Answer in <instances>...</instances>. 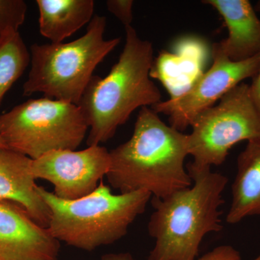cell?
Segmentation results:
<instances>
[{"label":"cell","mask_w":260,"mask_h":260,"mask_svg":"<svg viewBox=\"0 0 260 260\" xmlns=\"http://www.w3.org/2000/svg\"><path fill=\"white\" fill-rule=\"evenodd\" d=\"M109 155L106 177L120 193L146 191L162 199L192 185L184 164L187 135L167 125L152 108H141L131 138Z\"/></svg>","instance_id":"1"},{"label":"cell","mask_w":260,"mask_h":260,"mask_svg":"<svg viewBox=\"0 0 260 260\" xmlns=\"http://www.w3.org/2000/svg\"><path fill=\"white\" fill-rule=\"evenodd\" d=\"M186 168L193 181L190 187L150 200L154 211L148 231L155 244L148 260H196L205 236L223 229L220 208L229 179L191 162Z\"/></svg>","instance_id":"2"},{"label":"cell","mask_w":260,"mask_h":260,"mask_svg":"<svg viewBox=\"0 0 260 260\" xmlns=\"http://www.w3.org/2000/svg\"><path fill=\"white\" fill-rule=\"evenodd\" d=\"M125 44L117 62L104 78L93 75L78 106L89 126L88 146L107 143L138 108L153 107L161 93L150 79L151 43L125 27Z\"/></svg>","instance_id":"3"},{"label":"cell","mask_w":260,"mask_h":260,"mask_svg":"<svg viewBox=\"0 0 260 260\" xmlns=\"http://www.w3.org/2000/svg\"><path fill=\"white\" fill-rule=\"evenodd\" d=\"M38 191L50 210L47 229L54 239L73 247L93 251L127 234L130 225L144 213L152 195L146 191L112 193L103 181L88 196L59 199L39 186Z\"/></svg>","instance_id":"4"},{"label":"cell","mask_w":260,"mask_h":260,"mask_svg":"<svg viewBox=\"0 0 260 260\" xmlns=\"http://www.w3.org/2000/svg\"><path fill=\"white\" fill-rule=\"evenodd\" d=\"M107 18L94 15L86 32L68 43L30 46V69L23 95L41 93L47 99L78 105L98 65L120 42L104 38Z\"/></svg>","instance_id":"5"},{"label":"cell","mask_w":260,"mask_h":260,"mask_svg":"<svg viewBox=\"0 0 260 260\" xmlns=\"http://www.w3.org/2000/svg\"><path fill=\"white\" fill-rule=\"evenodd\" d=\"M89 126L78 105L30 99L0 115V138L8 148L32 160L53 150H75Z\"/></svg>","instance_id":"6"},{"label":"cell","mask_w":260,"mask_h":260,"mask_svg":"<svg viewBox=\"0 0 260 260\" xmlns=\"http://www.w3.org/2000/svg\"><path fill=\"white\" fill-rule=\"evenodd\" d=\"M187 135L189 155L197 167L222 165L232 147L260 139V114L250 87L242 83L228 92L217 105L195 118Z\"/></svg>","instance_id":"7"},{"label":"cell","mask_w":260,"mask_h":260,"mask_svg":"<svg viewBox=\"0 0 260 260\" xmlns=\"http://www.w3.org/2000/svg\"><path fill=\"white\" fill-rule=\"evenodd\" d=\"M213 63L189 88L152 107L157 114L169 116L170 126L184 131L200 113L247 78H254L259 66V54L241 61L231 60L219 43L213 47Z\"/></svg>","instance_id":"8"},{"label":"cell","mask_w":260,"mask_h":260,"mask_svg":"<svg viewBox=\"0 0 260 260\" xmlns=\"http://www.w3.org/2000/svg\"><path fill=\"white\" fill-rule=\"evenodd\" d=\"M110 167V155L105 147L89 146L82 150H53L32 160L36 179L54 186L59 199L75 200L95 190Z\"/></svg>","instance_id":"9"},{"label":"cell","mask_w":260,"mask_h":260,"mask_svg":"<svg viewBox=\"0 0 260 260\" xmlns=\"http://www.w3.org/2000/svg\"><path fill=\"white\" fill-rule=\"evenodd\" d=\"M60 243L16 203L0 201V260H56Z\"/></svg>","instance_id":"10"},{"label":"cell","mask_w":260,"mask_h":260,"mask_svg":"<svg viewBox=\"0 0 260 260\" xmlns=\"http://www.w3.org/2000/svg\"><path fill=\"white\" fill-rule=\"evenodd\" d=\"M32 159L8 148H0V201L16 203L47 229L50 210L38 191L31 172Z\"/></svg>","instance_id":"11"},{"label":"cell","mask_w":260,"mask_h":260,"mask_svg":"<svg viewBox=\"0 0 260 260\" xmlns=\"http://www.w3.org/2000/svg\"><path fill=\"white\" fill-rule=\"evenodd\" d=\"M223 18L229 30L219 43L232 61L246 60L260 54V19L248 0H205Z\"/></svg>","instance_id":"12"},{"label":"cell","mask_w":260,"mask_h":260,"mask_svg":"<svg viewBox=\"0 0 260 260\" xmlns=\"http://www.w3.org/2000/svg\"><path fill=\"white\" fill-rule=\"evenodd\" d=\"M253 215H260V139L247 142L238 156L226 222L237 224Z\"/></svg>","instance_id":"13"},{"label":"cell","mask_w":260,"mask_h":260,"mask_svg":"<svg viewBox=\"0 0 260 260\" xmlns=\"http://www.w3.org/2000/svg\"><path fill=\"white\" fill-rule=\"evenodd\" d=\"M39 31L51 43H61L93 18V0H37Z\"/></svg>","instance_id":"14"},{"label":"cell","mask_w":260,"mask_h":260,"mask_svg":"<svg viewBox=\"0 0 260 260\" xmlns=\"http://www.w3.org/2000/svg\"><path fill=\"white\" fill-rule=\"evenodd\" d=\"M30 64V52L18 30L0 36V105L6 93Z\"/></svg>","instance_id":"15"},{"label":"cell","mask_w":260,"mask_h":260,"mask_svg":"<svg viewBox=\"0 0 260 260\" xmlns=\"http://www.w3.org/2000/svg\"><path fill=\"white\" fill-rule=\"evenodd\" d=\"M27 10L23 0H0V36L8 29L19 30L25 22Z\"/></svg>","instance_id":"16"},{"label":"cell","mask_w":260,"mask_h":260,"mask_svg":"<svg viewBox=\"0 0 260 260\" xmlns=\"http://www.w3.org/2000/svg\"><path fill=\"white\" fill-rule=\"evenodd\" d=\"M107 9L125 27L132 25L133 20V0H108Z\"/></svg>","instance_id":"17"},{"label":"cell","mask_w":260,"mask_h":260,"mask_svg":"<svg viewBox=\"0 0 260 260\" xmlns=\"http://www.w3.org/2000/svg\"><path fill=\"white\" fill-rule=\"evenodd\" d=\"M196 260H242L240 253L232 246H217Z\"/></svg>","instance_id":"18"},{"label":"cell","mask_w":260,"mask_h":260,"mask_svg":"<svg viewBox=\"0 0 260 260\" xmlns=\"http://www.w3.org/2000/svg\"><path fill=\"white\" fill-rule=\"evenodd\" d=\"M259 9H260V2L258 4ZM250 87V92L251 98L254 101L256 109L260 114V54H259V66L257 73L252 79V83L249 85Z\"/></svg>","instance_id":"19"},{"label":"cell","mask_w":260,"mask_h":260,"mask_svg":"<svg viewBox=\"0 0 260 260\" xmlns=\"http://www.w3.org/2000/svg\"><path fill=\"white\" fill-rule=\"evenodd\" d=\"M101 260H135L129 252L109 253L102 256Z\"/></svg>","instance_id":"20"},{"label":"cell","mask_w":260,"mask_h":260,"mask_svg":"<svg viewBox=\"0 0 260 260\" xmlns=\"http://www.w3.org/2000/svg\"><path fill=\"white\" fill-rule=\"evenodd\" d=\"M0 148H8L5 142L3 141L1 138H0Z\"/></svg>","instance_id":"21"},{"label":"cell","mask_w":260,"mask_h":260,"mask_svg":"<svg viewBox=\"0 0 260 260\" xmlns=\"http://www.w3.org/2000/svg\"><path fill=\"white\" fill-rule=\"evenodd\" d=\"M253 260H260V254L259 256H257V257L255 258V259Z\"/></svg>","instance_id":"22"}]
</instances>
